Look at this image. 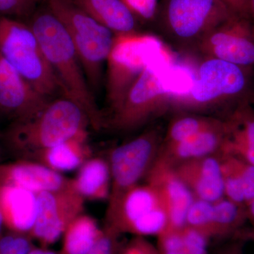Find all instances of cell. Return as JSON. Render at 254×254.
<instances>
[{
  "label": "cell",
  "instance_id": "30bf717a",
  "mask_svg": "<svg viewBox=\"0 0 254 254\" xmlns=\"http://www.w3.org/2000/svg\"><path fill=\"white\" fill-rule=\"evenodd\" d=\"M163 138L160 128H150L110 152L111 187L108 207L115 205L127 190L146 177L158 157Z\"/></svg>",
  "mask_w": 254,
  "mask_h": 254
},
{
  "label": "cell",
  "instance_id": "8d00e7d4",
  "mask_svg": "<svg viewBox=\"0 0 254 254\" xmlns=\"http://www.w3.org/2000/svg\"><path fill=\"white\" fill-rule=\"evenodd\" d=\"M235 237L237 238L241 239V240L244 241L252 240L254 241V228H247L246 229L245 227L240 230Z\"/></svg>",
  "mask_w": 254,
  "mask_h": 254
},
{
  "label": "cell",
  "instance_id": "9a60e30c",
  "mask_svg": "<svg viewBox=\"0 0 254 254\" xmlns=\"http://www.w3.org/2000/svg\"><path fill=\"white\" fill-rule=\"evenodd\" d=\"M174 169L195 198L213 203L225 197L220 154L188 160Z\"/></svg>",
  "mask_w": 254,
  "mask_h": 254
},
{
  "label": "cell",
  "instance_id": "5b68a950",
  "mask_svg": "<svg viewBox=\"0 0 254 254\" xmlns=\"http://www.w3.org/2000/svg\"><path fill=\"white\" fill-rule=\"evenodd\" d=\"M167 50L150 60L122 103L110 113L105 127L118 131H131L170 110L175 93L167 85L171 57Z\"/></svg>",
  "mask_w": 254,
  "mask_h": 254
},
{
  "label": "cell",
  "instance_id": "277c9868",
  "mask_svg": "<svg viewBox=\"0 0 254 254\" xmlns=\"http://www.w3.org/2000/svg\"><path fill=\"white\" fill-rule=\"evenodd\" d=\"M234 14L220 0H162L153 21L155 36L177 53L190 55L209 31Z\"/></svg>",
  "mask_w": 254,
  "mask_h": 254
},
{
  "label": "cell",
  "instance_id": "f35d334b",
  "mask_svg": "<svg viewBox=\"0 0 254 254\" xmlns=\"http://www.w3.org/2000/svg\"><path fill=\"white\" fill-rule=\"evenodd\" d=\"M28 254H58L52 251L46 250L45 249H32Z\"/></svg>",
  "mask_w": 254,
  "mask_h": 254
},
{
  "label": "cell",
  "instance_id": "836d02e7",
  "mask_svg": "<svg viewBox=\"0 0 254 254\" xmlns=\"http://www.w3.org/2000/svg\"><path fill=\"white\" fill-rule=\"evenodd\" d=\"M120 254H159L158 250L143 237L130 241Z\"/></svg>",
  "mask_w": 254,
  "mask_h": 254
},
{
  "label": "cell",
  "instance_id": "83f0119b",
  "mask_svg": "<svg viewBox=\"0 0 254 254\" xmlns=\"http://www.w3.org/2000/svg\"><path fill=\"white\" fill-rule=\"evenodd\" d=\"M182 229L165 230L159 234V254H187Z\"/></svg>",
  "mask_w": 254,
  "mask_h": 254
},
{
  "label": "cell",
  "instance_id": "7a4b0ae2",
  "mask_svg": "<svg viewBox=\"0 0 254 254\" xmlns=\"http://www.w3.org/2000/svg\"><path fill=\"white\" fill-rule=\"evenodd\" d=\"M29 26L59 80L64 96L83 108L93 129L105 127L104 114L97 105L77 53L63 23L47 8L33 14Z\"/></svg>",
  "mask_w": 254,
  "mask_h": 254
},
{
  "label": "cell",
  "instance_id": "4316f807",
  "mask_svg": "<svg viewBox=\"0 0 254 254\" xmlns=\"http://www.w3.org/2000/svg\"><path fill=\"white\" fill-rule=\"evenodd\" d=\"M185 225L194 229L208 239L213 237V204L194 198L187 213Z\"/></svg>",
  "mask_w": 254,
  "mask_h": 254
},
{
  "label": "cell",
  "instance_id": "ac0fdd59",
  "mask_svg": "<svg viewBox=\"0 0 254 254\" xmlns=\"http://www.w3.org/2000/svg\"><path fill=\"white\" fill-rule=\"evenodd\" d=\"M0 210L4 226L30 235L38 214L36 193L12 185H0Z\"/></svg>",
  "mask_w": 254,
  "mask_h": 254
},
{
  "label": "cell",
  "instance_id": "7402d4cb",
  "mask_svg": "<svg viewBox=\"0 0 254 254\" xmlns=\"http://www.w3.org/2000/svg\"><path fill=\"white\" fill-rule=\"evenodd\" d=\"M71 185L85 200L108 199L111 187L109 163L103 158H90L78 168Z\"/></svg>",
  "mask_w": 254,
  "mask_h": 254
},
{
  "label": "cell",
  "instance_id": "4dcf8cb0",
  "mask_svg": "<svg viewBox=\"0 0 254 254\" xmlns=\"http://www.w3.org/2000/svg\"><path fill=\"white\" fill-rule=\"evenodd\" d=\"M38 0H0V16L25 17L33 13Z\"/></svg>",
  "mask_w": 254,
  "mask_h": 254
},
{
  "label": "cell",
  "instance_id": "2e32d148",
  "mask_svg": "<svg viewBox=\"0 0 254 254\" xmlns=\"http://www.w3.org/2000/svg\"><path fill=\"white\" fill-rule=\"evenodd\" d=\"M0 185H12L38 193L71 187V180L36 161L21 160L0 165Z\"/></svg>",
  "mask_w": 254,
  "mask_h": 254
},
{
  "label": "cell",
  "instance_id": "cb8c5ba5",
  "mask_svg": "<svg viewBox=\"0 0 254 254\" xmlns=\"http://www.w3.org/2000/svg\"><path fill=\"white\" fill-rule=\"evenodd\" d=\"M213 204V237L233 238L248 221L245 205L237 204L225 197Z\"/></svg>",
  "mask_w": 254,
  "mask_h": 254
},
{
  "label": "cell",
  "instance_id": "ffe728a7",
  "mask_svg": "<svg viewBox=\"0 0 254 254\" xmlns=\"http://www.w3.org/2000/svg\"><path fill=\"white\" fill-rule=\"evenodd\" d=\"M115 36L138 33V19L122 0H73Z\"/></svg>",
  "mask_w": 254,
  "mask_h": 254
},
{
  "label": "cell",
  "instance_id": "8992f818",
  "mask_svg": "<svg viewBox=\"0 0 254 254\" xmlns=\"http://www.w3.org/2000/svg\"><path fill=\"white\" fill-rule=\"evenodd\" d=\"M72 41L92 91L98 90L115 35L83 11L73 0H47Z\"/></svg>",
  "mask_w": 254,
  "mask_h": 254
},
{
  "label": "cell",
  "instance_id": "9c48e42d",
  "mask_svg": "<svg viewBox=\"0 0 254 254\" xmlns=\"http://www.w3.org/2000/svg\"><path fill=\"white\" fill-rule=\"evenodd\" d=\"M106 224L119 234L137 237L158 235L168 224L166 207L154 187L147 183L127 190L106 211Z\"/></svg>",
  "mask_w": 254,
  "mask_h": 254
},
{
  "label": "cell",
  "instance_id": "e575fe53",
  "mask_svg": "<svg viewBox=\"0 0 254 254\" xmlns=\"http://www.w3.org/2000/svg\"><path fill=\"white\" fill-rule=\"evenodd\" d=\"M234 14L250 18V0H220Z\"/></svg>",
  "mask_w": 254,
  "mask_h": 254
},
{
  "label": "cell",
  "instance_id": "1f68e13d",
  "mask_svg": "<svg viewBox=\"0 0 254 254\" xmlns=\"http://www.w3.org/2000/svg\"><path fill=\"white\" fill-rule=\"evenodd\" d=\"M187 254H206L208 239L194 229L185 225L182 229Z\"/></svg>",
  "mask_w": 254,
  "mask_h": 254
},
{
  "label": "cell",
  "instance_id": "5bb4252c",
  "mask_svg": "<svg viewBox=\"0 0 254 254\" xmlns=\"http://www.w3.org/2000/svg\"><path fill=\"white\" fill-rule=\"evenodd\" d=\"M145 177L147 183L158 190L166 207L168 224L165 230L183 228L187 212L194 200L193 193L177 177L173 167L158 157Z\"/></svg>",
  "mask_w": 254,
  "mask_h": 254
},
{
  "label": "cell",
  "instance_id": "ab89813d",
  "mask_svg": "<svg viewBox=\"0 0 254 254\" xmlns=\"http://www.w3.org/2000/svg\"><path fill=\"white\" fill-rule=\"evenodd\" d=\"M250 18L254 26V0H250Z\"/></svg>",
  "mask_w": 254,
  "mask_h": 254
},
{
  "label": "cell",
  "instance_id": "52a82bcc",
  "mask_svg": "<svg viewBox=\"0 0 254 254\" xmlns=\"http://www.w3.org/2000/svg\"><path fill=\"white\" fill-rule=\"evenodd\" d=\"M0 55L42 95L50 98L61 85L29 24L0 16Z\"/></svg>",
  "mask_w": 254,
  "mask_h": 254
},
{
  "label": "cell",
  "instance_id": "603a6c76",
  "mask_svg": "<svg viewBox=\"0 0 254 254\" xmlns=\"http://www.w3.org/2000/svg\"><path fill=\"white\" fill-rule=\"evenodd\" d=\"M103 233L95 219L82 213L68 225L64 233L61 254H88Z\"/></svg>",
  "mask_w": 254,
  "mask_h": 254
},
{
  "label": "cell",
  "instance_id": "44dd1931",
  "mask_svg": "<svg viewBox=\"0 0 254 254\" xmlns=\"http://www.w3.org/2000/svg\"><path fill=\"white\" fill-rule=\"evenodd\" d=\"M87 136V131L82 132L68 141L42 152L32 160L60 173L78 169L91 158Z\"/></svg>",
  "mask_w": 254,
  "mask_h": 254
},
{
  "label": "cell",
  "instance_id": "8fae6325",
  "mask_svg": "<svg viewBox=\"0 0 254 254\" xmlns=\"http://www.w3.org/2000/svg\"><path fill=\"white\" fill-rule=\"evenodd\" d=\"M190 55L223 60L254 69V26L252 20L234 14L208 32Z\"/></svg>",
  "mask_w": 254,
  "mask_h": 254
},
{
  "label": "cell",
  "instance_id": "60d3db41",
  "mask_svg": "<svg viewBox=\"0 0 254 254\" xmlns=\"http://www.w3.org/2000/svg\"><path fill=\"white\" fill-rule=\"evenodd\" d=\"M4 226V219H3L2 214H1V210H0V234H1V230H2L3 227Z\"/></svg>",
  "mask_w": 254,
  "mask_h": 254
},
{
  "label": "cell",
  "instance_id": "f546056e",
  "mask_svg": "<svg viewBox=\"0 0 254 254\" xmlns=\"http://www.w3.org/2000/svg\"><path fill=\"white\" fill-rule=\"evenodd\" d=\"M138 20L153 22L158 9V0H122Z\"/></svg>",
  "mask_w": 254,
  "mask_h": 254
},
{
  "label": "cell",
  "instance_id": "ba28073f",
  "mask_svg": "<svg viewBox=\"0 0 254 254\" xmlns=\"http://www.w3.org/2000/svg\"><path fill=\"white\" fill-rule=\"evenodd\" d=\"M155 35L141 32L115 36L106 62V98L110 113L116 109L150 60L165 50Z\"/></svg>",
  "mask_w": 254,
  "mask_h": 254
},
{
  "label": "cell",
  "instance_id": "e0dca14e",
  "mask_svg": "<svg viewBox=\"0 0 254 254\" xmlns=\"http://www.w3.org/2000/svg\"><path fill=\"white\" fill-rule=\"evenodd\" d=\"M227 136V122L225 119H221L213 126L185 141L170 146H160L158 157L175 168L193 159L219 155L225 145Z\"/></svg>",
  "mask_w": 254,
  "mask_h": 254
},
{
  "label": "cell",
  "instance_id": "d6a6232c",
  "mask_svg": "<svg viewBox=\"0 0 254 254\" xmlns=\"http://www.w3.org/2000/svg\"><path fill=\"white\" fill-rule=\"evenodd\" d=\"M119 235L118 232L105 225L100 238L88 254H115Z\"/></svg>",
  "mask_w": 254,
  "mask_h": 254
},
{
  "label": "cell",
  "instance_id": "d4e9b609",
  "mask_svg": "<svg viewBox=\"0 0 254 254\" xmlns=\"http://www.w3.org/2000/svg\"><path fill=\"white\" fill-rule=\"evenodd\" d=\"M220 155L224 180L244 195L247 205L254 198V165L232 155Z\"/></svg>",
  "mask_w": 254,
  "mask_h": 254
},
{
  "label": "cell",
  "instance_id": "74e56055",
  "mask_svg": "<svg viewBox=\"0 0 254 254\" xmlns=\"http://www.w3.org/2000/svg\"><path fill=\"white\" fill-rule=\"evenodd\" d=\"M246 209H247L248 221H250L252 227L254 228V198L246 205Z\"/></svg>",
  "mask_w": 254,
  "mask_h": 254
},
{
  "label": "cell",
  "instance_id": "4fadbf2b",
  "mask_svg": "<svg viewBox=\"0 0 254 254\" xmlns=\"http://www.w3.org/2000/svg\"><path fill=\"white\" fill-rule=\"evenodd\" d=\"M50 100L0 55V113L21 121L39 113Z\"/></svg>",
  "mask_w": 254,
  "mask_h": 254
},
{
  "label": "cell",
  "instance_id": "7c38bea8",
  "mask_svg": "<svg viewBox=\"0 0 254 254\" xmlns=\"http://www.w3.org/2000/svg\"><path fill=\"white\" fill-rule=\"evenodd\" d=\"M38 214L31 237L43 247L54 244L66 227L83 213L85 199L71 187L36 193Z\"/></svg>",
  "mask_w": 254,
  "mask_h": 254
},
{
  "label": "cell",
  "instance_id": "f1b7e54d",
  "mask_svg": "<svg viewBox=\"0 0 254 254\" xmlns=\"http://www.w3.org/2000/svg\"><path fill=\"white\" fill-rule=\"evenodd\" d=\"M31 241L23 234H11L0 237V254H28Z\"/></svg>",
  "mask_w": 254,
  "mask_h": 254
},
{
  "label": "cell",
  "instance_id": "484cf974",
  "mask_svg": "<svg viewBox=\"0 0 254 254\" xmlns=\"http://www.w3.org/2000/svg\"><path fill=\"white\" fill-rule=\"evenodd\" d=\"M173 119L163 136L161 147H168L185 141L218 123L221 118L210 115L187 113Z\"/></svg>",
  "mask_w": 254,
  "mask_h": 254
},
{
  "label": "cell",
  "instance_id": "3957f363",
  "mask_svg": "<svg viewBox=\"0 0 254 254\" xmlns=\"http://www.w3.org/2000/svg\"><path fill=\"white\" fill-rule=\"evenodd\" d=\"M89 118L80 105L66 97L50 100L31 118L15 121L5 135L11 151L32 160L52 147L86 131Z\"/></svg>",
  "mask_w": 254,
  "mask_h": 254
},
{
  "label": "cell",
  "instance_id": "6da1fadb",
  "mask_svg": "<svg viewBox=\"0 0 254 254\" xmlns=\"http://www.w3.org/2000/svg\"><path fill=\"white\" fill-rule=\"evenodd\" d=\"M186 91L175 92L170 110L182 113L220 114L228 117L241 105L254 102V69L218 59H200Z\"/></svg>",
  "mask_w": 254,
  "mask_h": 254
},
{
  "label": "cell",
  "instance_id": "d590c367",
  "mask_svg": "<svg viewBox=\"0 0 254 254\" xmlns=\"http://www.w3.org/2000/svg\"><path fill=\"white\" fill-rule=\"evenodd\" d=\"M245 241L233 237L232 242L222 247L217 254H244V243Z\"/></svg>",
  "mask_w": 254,
  "mask_h": 254
},
{
  "label": "cell",
  "instance_id": "d6986e66",
  "mask_svg": "<svg viewBox=\"0 0 254 254\" xmlns=\"http://www.w3.org/2000/svg\"><path fill=\"white\" fill-rule=\"evenodd\" d=\"M225 119L227 136L220 155L237 157L254 165V102L241 105Z\"/></svg>",
  "mask_w": 254,
  "mask_h": 254
}]
</instances>
